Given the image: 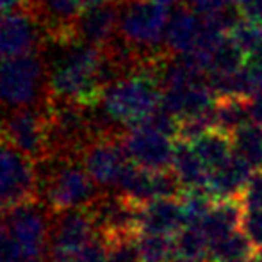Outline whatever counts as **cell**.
Wrapping results in <instances>:
<instances>
[{
  "mask_svg": "<svg viewBox=\"0 0 262 262\" xmlns=\"http://www.w3.org/2000/svg\"><path fill=\"white\" fill-rule=\"evenodd\" d=\"M98 228L90 207L52 214L50 248L47 262H66L98 237Z\"/></svg>",
  "mask_w": 262,
  "mask_h": 262,
  "instance_id": "10",
  "label": "cell"
},
{
  "mask_svg": "<svg viewBox=\"0 0 262 262\" xmlns=\"http://www.w3.org/2000/svg\"><path fill=\"white\" fill-rule=\"evenodd\" d=\"M171 169L179 177L184 189H200L207 187L210 169L193 150V145L186 139H175V156Z\"/></svg>",
  "mask_w": 262,
  "mask_h": 262,
  "instance_id": "20",
  "label": "cell"
},
{
  "mask_svg": "<svg viewBox=\"0 0 262 262\" xmlns=\"http://www.w3.org/2000/svg\"><path fill=\"white\" fill-rule=\"evenodd\" d=\"M2 134L14 146L43 162L52 157L49 139V118L45 107H21V109L0 111Z\"/></svg>",
  "mask_w": 262,
  "mask_h": 262,
  "instance_id": "9",
  "label": "cell"
},
{
  "mask_svg": "<svg viewBox=\"0 0 262 262\" xmlns=\"http://www.w3.org/2000/svg\"><path fill=\"white\" fill-rule=\"evenodd\" d=\"M31 9L41 21L47 39L75 36V24L82 13L80 0H31Z\"/></svg>",
  "mask_w": 262,
  "mask_h": 262,
  "instance_id": "16",
  "label": "cell"
},
{
  "mask_svg": "<svg viewBox=\"0 0 262 262\" xmlns=\"http://www.w3.org/2000/svg\"><path fill=\"white\" fill-rule=\"evenodd\" d=\"M2 223L21 246L27 262L49 260L52 212L41 200L4 210Z\"/></svg>",
  "mask_w": 262,
  "mask_h": 262,
  "instance_id": "8",
  "label": "cell"
},
{
  "mask_svg": "<svg viewBox=\"0 0 262 262\" xmlns=\"http://www.w3.org/2000/svg\"><path fill=\"white\" fill-rule=\"evenodd\" d=\"M125 152L136 166L152 171L169 169L175 156V141L145 123L128 127L121 134Z\"/></svg>",
  "mask_w": 262,
  "mask_h": 262,
  "instance_id": "13",
  "label": "cell"
},
{
  "mask_svg": "<svg viewBox=\"0 0 262 262\" xmlns=\"http://www.w3.org/2000/svg\"><path fill=\"white\" fill-rule=\"evenodd\" d=\"M179 198L180 204H182L186 225H200L204 217L207 216L210 207L214 205V202H216L204 187H200V189H184Z\"/></svg>",
  "mask_w": 262,
  "mask_h": 262,
  "instance_id": "29",
  "label": "cell"
},
{
  "mask_svg": "<svg viewBox=\"0 0 262 262\" xmlns=\"http://www.w3.org/2000/svg\"><path fill=\"white\" fill-rule=\"evenodd\" d=\"M243 210H245V207H243L239 198H227V200L214 202L207 216L200 223L202 230L205 232L209 241H217V239L241 228Z\"/></svg>",
  "mask_w": 262,
  "mask_h": 262,
  "instance_id": "21",
  "label": "cell"
},
{
  "mask_svg": "<svg viewBox=\"0 0 262 262\" xmlns=\"http://www.w3.org/2000/svg\"><path fill=\"white\" fill-rule=\"evenodd\" d=\"M204 32V14L191 6H180L169 14L164 47L171 54H191L196 50Z\"/></svg>",
  "mask_w": 262,
  "mask_h": 262,
  "instance_id": "17",
  "label": "cell"
},
{
  "mask_svg": "<svg viewBox=\"0 0 262 262\" xmlns=\"http://www.w3.org/2000/svg\"><path fill=\"white\" fill-rule=\"evenodd\" d=\"M234 4H237V0H189V6L202 14L216 13L228 6H234Z\"/></svg>",
  "mask_w": 262,
  "mask_h": 262,
  "instance_id": "33",
  "label": "cell"
},
{
  "mask_svg": "<svg viewBox=\"0 0 262 262\" xmlns=\"http://www.w3.org/2000/svg\"><path fill=\"white\" fill-rule=\"evenodd\" d=\"M228 36L237 43L239 49L248 57L250 54H253L262 47V24L260 21L248 20V18H241L232 27Z\"/></svg>",
  "mask_w": 262,
  "mask_h": 262,
  "instance_id": "30",
  "label": "cell"
},
{
  "mask_svg": "<svg viewBox=\"0 0 262 262\" xmlns=\"http://www.w3.org/2000/svg\"><path fill=\"white\" fill-rule=\"evenodd\" d=\"M184 225L180 198H156L139 205V232L175 235Z\"/></svg>",
  "mask_w": 262,
  "mask_h": 262,
  "instance_id": "18",
  "label": "cell"
},
{
  "mask_svg": "<svg viewBox=\"0 0 262 262\" xmlns=\"http://www.w3.org/2000/svg\"><path fill=\"white\" fill-rule=\"evenodd\" d=\"M47 64L41 52L0 59V111L49 105Z\"/></svg>",
  "mask_w": 262,
  "mask_h": 262,
  "instance_id": "4",
  "label": "cell"
},
{
  "mask_svg": "<svg viewBox=\"0 0 262 262\" xmlns=\"http://www.w3.org/2000/svg\"><path fill=\"white\" fill-rule=\"evenodd\" d=\"M2 216H4V214H2V209H0V221H2Z\"/></svg>",
  "mask_w": 262,
  "mask_h": 262,
  "instance_id": "40",
  "label": "cell"
},
{
  "mask_svg": "<svg viewBox=\"0 0 262 262\" xmlns=\"http://www.w3.org/2000/svg\"><path fill=\"white\" fill-rule=\"evenodd\" d=\"M39 200L38 162L0 136V209Z\"/></svg>",
  "mask_w": 262,
  "mask_h": 262,
  "instance_id": "7",
  "label": "cell"
},
{
  "mask_svg": "<svg viewBox=\"0 0 262 262\" xmlns=\"http://www.w3.org/2000/svg\"><path fill=\"white\" fill-rule=\"evenodd\" d=\"M104 2H109V0H80V6H82V9H90V7L100 6Z\"/></svg>",
  "mask_w": 262,
  "mask_h": 262,
  "instance_id": "37",
  "label": "cell"
},
{
  "mask_svg": "<svg viewBox=\"0 0 262 262\" xmlns=\"http://www.w3.org/2000/svg\"><path fill=\"white\" fill-rule=\"evenodd\" d=\"M120 6L118 36L145 61H154L168 50L164 45L169 13L154 0H116Z\"/></svg>",
  "mask_w": 262,
  "mask_h": 262,
  "instance_id": "5",
  "label": "cell"
},
{
  "mask_svg": "<svg viewBox=\"0 0 262 262\" xmlns=\"http://www.w3.org/2000/svg\"><path fill=\"white\" fill-rule=\"evenodd\" d=\"M237 7L243 18L262 24V0H237Z\"/></svg>",
  "mask_w": 262,
  "mask_h": 262,
  "instance_id": "34",
  "label": "cell"
},
{
  "mask_svg": "<svg viewBox=\"0 0 262 262\" xmlns=\"http://www.w3.org/2000/svg\"><path fill=\"white\" fill-rule=\"evenodd\" d=\"M157 61L159 59L104 88L97 105L116 130L125 132L128 127L139 125L161 107V86L156 72Z\"/></svg>",
  "mask_w": 262,
  "mask_h": 262,
  "instance_id": "2",
  "label": "cell"
},
{
  "mask_svg": "<svg viewBox=\"0 0 262 262\" xmlns=\"http://www.w3.org/2000/svg\"><path fill=\"white\" fill-rule=\"evenodd\" d=\"M31 0H0V13H7V11H16L29 7Z\"/></svg>",
  "mask_w": 262,
  "mask_h": 262,
  "instance_id": "36",
  "label": "cell"
},
{
  "mask_svg": "<svg viewBox=\"0 0 262 262\" xmlns=\"http://www.w3.org/2000/svg\"><path fill=\"white\" fill-rule=\"evenodd\" d=\"M214 104H216V93L210 88L209 79L173 84L161 90V107L179 120L207 113Z\"/></svg>",
  "mask_w": 262,
  "mask_h": 262,
  "instance_id": "14",
  "label": "cell"
},
{
  "mask_svg": "<svg viewBox=\"0 0 262 262\" xmlns=\"http://www.w3.org/2000/svg\"><path fill=\"white\" fill-rule=\"evenodd\" d=\"M241 230L250 239L253 248H262V210H253V209L243 210Z\"/></svg>",
  "mask_w": 262,
  "mask_h": 262,
  "instance_id": "31",
  "label": "cell"
},
{
  "mask_svg": "<svg viewBox=\"0 0 262 262\" xmlns=\"http://www.w3.org/2000/svg\"><path fill=\"white\" fill-rule=\"evenodd\" d=\"M39 173V200L50 212L90 207L102 194V187L88 173L79 157L52 156L38 162Z\"/></svg>",
  "mask_w": 262,
  "mask_h": 262,
  "instance_id": "3",
  "label": "cell"
},
{
  "mask_svg": "<svg viewBox=\"0 0 262 262\" xmlns=\"http://www.w3.org/2000/svg\"><path fill=\"white\" fill-rule=\"evenodd\" d=\"M0 136H4L2 134V120H0Z\"/></svg>",
  "mask_w": 262,
  "mask_h": 262,
  "instance_id": "39",
  "label": "cell"
},
{
  "mask_svg": "<svg viewBox=\"0 0 262 262\" xmlns=\"http://www.w3.org/2000/svg\"><path fill=\"white\" fill-rule=\"evenodd\" d=\"M41 54L47 64L50 97L88 107L100 102L104 91L102 49L72 36L47 39Z\"/></svg>",
  "mask_w": 262,
  "mask_h": 262,
  "instance_id": "1",
  "label": "cell"
},
{
  "mask_svg": "<svg viewBox=\"0 0 262 262\" xmlns=\"http://www.w3.org/2000/svg\"><path fill=\"white\" fill-rule=\"evenodd\" d=\"M250 107V118L253 123H257L262 128V93H257L248 98Z\"/></svg>",
  "mask_w": 262,
  "mask_h": 262,
  "instance_id": "35",
  "label": "cell"
},
{
  "mask_svg": "<svg viewBox=\"0 0 262 262\" xmlns=\"http://www.w3.org/2000/svg\"><path fill=\"white\" fill-rule=\"evenodd\" d=\"M253 250L255 248L246 234L237 228L232 234L210 243L209 262H248Z\"/></svg>",
  "mask_w": 262,
  "mask_h": 262,
  "instance_id": "24",
  "label": "cell"
},
{
  "mask_svg": "<svg viewBox=\"0 0 262 262\" xmlns=\"http://www.w3.org/2000/svg\"><path fill=\"white\" fill-rule=\"evenodd\" d=\"M120 6L116 0H109L100 6L82 9L75 24V36L98 49L109 45L118 36Z\"/></svg>",
  "mask_w": 262,
  "mask_h": 262,
  "instance_id": "15",
  "label": "cell"
},
{
  "mask_svg": "<svg viewBox=\"0 0 262 262\" xmlns=\"http://www.w3.org/2000/svg\"><path fill=\"white\" fill-rule=\"evenodd\" d=\"M239 200H241L245 209L262 210V171L260 169H257L252 175V179L246 184L245 191L241 193Z\"/></svg>",
  "mask_w": 262,
  "mask_h": 262,
  "instance_id": "32",
  "label": "cell"
},
{
  "mask_svg": "<svg viewBox=\"0 0 262 262\" xmlns=\"http://www.w3.org/2000/svg\"><path fill=\"white\" fill-rule=\"evenodd\" d=\"M47 32L29 7L0 13V59L41 52Z\"/></svg>",
  "mask_w": 262,
  "mask_h": 262,
  "instance_id": "12",
  "label": "cell"
},
{
  "mask_svg": "<svg viewBox=\"0 0 262 262\" xmlns=\"http://www.w3.org/2000/svg\"><path fill=\"white\" fill-rule=\"evenodd\" d=\"M138 246L141 262H171L175 255V235L139 232Z\"/></svg>",
  "mask_w": 262,
  "mask_h": 262,
  "instance_id": "28",
  "label": "cell"
},
{
  "mask_svg": "<svg viewBox=\"0 0 262 262\" xmlns=\"http://www.w3.org/2000/svg\"><path fill=\"white\" fill-rule=\"evenodd\" d=\"M214 121L216 128L232 134L239 127L252 121L248 98L245 97H217L214 104Z\"/></svg>",
  "mask_w": 262,
  "mask_h": 262,
  "instance_id": "23",
  "label": "cell"
},
{
  "mask_svg": "<svg viewBox=\"0 0 262 262\" xmlns=\"http://www.w3.org/2000/svg\"><path fill=\"white\" fill-rule=\"evenodd\" d=\"M50 152L57 157H79L95 138L90 107L50 97L47 105Z\"/></svg>",
  "mask_w": 262,
  "mask_h": 262,
  "instance_id": "6",
  "label": "cell"
},
{
  "mask_svg": "<svg viewBox=\"0 0 262 262\" xmlns=\"http://www.w3.org/2000/svg\"><path fill=\"white\" fill-rule=\"evenodd\" d=\"M189 143L193 145V150L196 152V156L202 159V162L207 166L210 171L220 168L234 154L230 134L220 130V128H210L205 134L198 136L196 139H193Z\"/></svg>",
  "mask_w": 262,
  "mask_h": 262,
  "instance_id": "22",
  "label": "cell"
},
{
  "mask_svg": "<svg viewBox=\"0 0 262 262\" xmlns=\"http://www.w3.org/2000/svg\"><path fill=\"white\" fill-rule=\"evenodd\" d=\"M79 159L95 182L105 191H116L125 173L134 164L125 152L121 134L95 136L84 146Z\"/></svg>",
  "mask_w": 262,
  "mask_h": 262,
  "instance_id": "11",
  "label": "cell"
},
{
  "mask_svg": "<svg viewBox=\"0 0 262 262\" xmlns=\"http://www.w3.org/2000/svg\"><path fill=\"white\" fill-rule=\"evenodd\" d=\"M154 2H157V4H162V6H173V4H177L179 0H154Z\"/></svg>",
  "mask_w": 262,
  "mask_h": 262,
  "instance_id": "38",
  "label": "cell"
},
{
  "mask_svg": "<svg viewBox=\"0 0 262 262\" xmlns=\"http://www.w3.org/2000/svg\"><path fill=\"white\" fill-rule=\"evenodd\" d=\"M210 241L200 225H184L175 234V255L193 262H209Z\"/></svg>",
  "mask_w": 262,
  "mask_h": 262,
  "instance_id": "26",
  "label": "cell"
},
{
  "mask_svg": "<svg viewBox=\"0 0 262 262\" xmlns=\"http://www.w3.org/2000/svg\"><path fill=\"white\" fill-rule=\"evenodd\" d=\"M246 62V54L239 49V45L230 38L225 36L220 45L214 49L207 61V75H227L241 70Z\"/></svg>",
  "mask_w": 262,
  "mask_h": 262,
  "instance_id": "27",
  "label": "cell"
},
{
  "mask_svg": "<svg viewBox=\"0 0 262 262\" xmlns=\"http://www.w3.org/2000/svg\"><path fill=\"white\" fill-rule=\"evenodd\" d=\"M253 173H255V169L245 159H241L237 154H232V157L227 162H223L220 168L210 171L205 189L209 191V194L214 200L239 198Z\"/></svg>",
  "mask_w": 262,
  "mask_h": 262,
  "instance_id": "19",
  "label": "cell"
},
{
  "mask_svg": "<svg viewBox=\"0 0 262 262\" xmlns=\"http://www.w3.org/2000/svg\"><path fill=\"white\" fill-rule=\"evenodd\" d=\"M234 154L245 159L253 169H262V128L253 121L239 127L230 134Z\"/></svg>",
  "mask_w": 262,
  "mask_h": 262,
  "instance_id": "25",
  "label": "cell"
}]
</instances>
